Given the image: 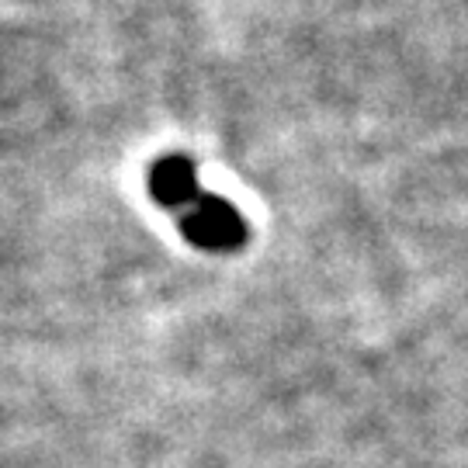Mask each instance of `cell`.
I'll list each match as a JSON object with an SVG mask.
<instances>
[{"label":"cell","mask_w":468,"mask_h":468,"mask_svg":"<svg viewBox=\"0 0 468 468\" xmlns=\"http://www.w3.org/2000/svg\"><path fill=\"white\" fill-rule=\"evenodd\" d=\"M247 218L233 201L222 195H198L195 205H187L181 216V236L191 247L212 253L239 250L247 243Z\"/></svg>","instance_id":"1"},{"label":"cell","mask_w":468,"mask_h":468,"mask_svg":"<svg viewBox=\"0 0 468 468\" xmlns=\"http://www.w3.org/2000/svg\"><path fill=\"white\" fill-rule=\"evenodd\" d=\"M146 187H150L153 201L160 208H181L185 212L187 205H195V198L201 195L198 187V170L187 156H160L156 164L146 174Z\"/></svg>","instance_id":"2"}]
</instances>
